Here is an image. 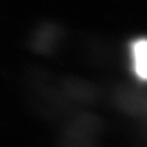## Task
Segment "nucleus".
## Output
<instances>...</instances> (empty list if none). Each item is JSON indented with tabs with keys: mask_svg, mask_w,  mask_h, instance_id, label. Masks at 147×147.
I'll use <instances>...</instances> for the list:
<instances>
[{
	"mask_svg": "<svg viewBox=\"0 0 147 147\" xmlns=\"http://www.w3.org/2000/svg\"><path fill=\"white\" fill-rule=\"evenodd\" d=\"M131 57L134 74L144 80L147 75V42L144 38H139L132 42Z\"/></svg>",
	"mask_w": 147,
	"mask_h": 147,
	"instance_id": "obj_1",
	"label": "nucleus"
}]
</instances>
